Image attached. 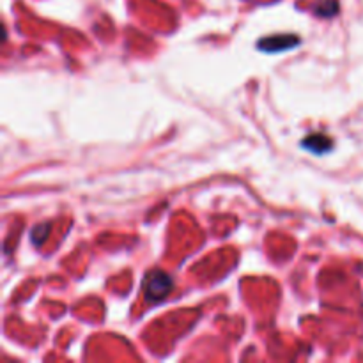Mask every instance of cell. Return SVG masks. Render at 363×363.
Wrapping results in <instances>:
<instances>
[{
  "mask_svg": "<svg viewBox=\"0 0 363 363\" xmlns=\"http://www.w3.org/2000/svg\"><path fill=\"white\" fill-rule=\"evenodd\" d=\"M174 282L170 275L161 270H153L146 275L144 280V294L149 301H161L172 292Z\"/></svg>",
  "mask_w": 363,
  "mask_h": 363,
  "instance_id": "1",
  "label": "cell"
},
{
  "mask_svg": "<svg viewBox=\"0 0 363 363\" xmlns=\"http://www.w3.org/2000/svg\"><path fill=\"white\" fill-rule=\"evenodd\" d=\"M298 43H300V39L296 36H275V38L262 39L259 43V48L264 50V52H280V50L292 48Z\"/></svg>",
  "mask_w": 363,
  "mask_h": 363,
  "instance_id": "2",
  "label": "cell"
},
{
  "mask_svg": "<svg viewBox=\"0 0 363 363\" xmlns=\"http://www.w3.org/2000/svg\"><path fill=\"white\" fill-rule=\"evenodd\" d=\"M303 147H307L308 151L315 154H322V153H328L331 151L334 147V140L328 139L324 135H310L303 140Z\"/></svg>",
  "mask_w": 363,
  "mask_h": 363,
  "instance_id": "3",
  "label": "cell"
}]
</instances>
